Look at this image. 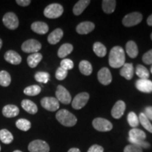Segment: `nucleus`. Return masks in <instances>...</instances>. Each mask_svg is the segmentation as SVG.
Instances as JSON below:
<instances>
[{"label":"nucleus","mask_w":152,"mask_h":152,"mask_svg":"<svg viewBox=\"0 0 152 152\" xmlns=\"http://www.w3.org/2000/svg\"><path fill=\"white\" fill-rule=\"evenodd\" d=\"M109 63L112 68H118L122 67L125 64L124 49L119 46L113 47L109 54Z\"/></svg>","instance_id":"f257e3e1"},{"label":"nucleus","mask_w":152,"mask_h":152,"mask_svg":"<svg viewBox=\"0 0 152 152\" xmlns=\"http://www.w3.org/2000/svg\"><path fill=\"white\" fill-rule=\"evenodd\" d=\"M56 118L61 124L66 127H73L77 123V118L68 110H59L56 114Z\"/></svg>","instance_id":"f03ea898"},{"label":"nucleus","mask_w":152,"mask_h":152,"mask_svg":"<svg viewBox=\"0 0 152 152\" xmlns=\"http://www.w3.org/2000/svg\"><path fill=\"white\" fill-rule=\"evenodd\" d=\"M64 13V8L59 4L54 3L47 6L44 10V15L48 18H57Z\"/></svg>","instance_id":"7ed1b4c3"},{"label":"nucleus","mask_w":152,"mask_h":152,"mask_svg":"<svg viewBox=\"0 0 152 152\" xmlns=\"http://www.w3.org/2000/svg\"><path fill=\"white\" fill-rule=\"evenodd\" d=\"M41 48V43L34 39H30L25 41L21 46V49L24 52L30 53V54L37 53Z\"/></svg>","instance_id":"20e7f679"},{"label":"nucleus","mask_w":152,"mask_h":152,"mask_svg":"<svg viewBox=\"0 0 152 152\" xmlns=\"http://www.w3.org/2000/svg\"><path fill=\"white\" fill-rule=\"evenodd\" d=\"M92 125L95 130L99 132H109L113 128V125L110 121L103 118H96L92 121Z\"/></svg>","instance_id":"39448f33"},{"label":"nucleus","mask_w":152,"mask_h":152,"mask_svg":"<svg viewBox=\"0 0 152 152\" xmlns=\"http://www.w3.org/2000/svg\"><path fill=\"white\" fill-rule=\"evenodd\" d=\"M142 15L139 12H133L126 15L123 19V24L125 27H132L140 23L142 20Z\"/></svg>","instance_id":"423d86ee"},{"label":"nucleus","mask_w":152,"mask_h":152,"mask_svg":"<svg viewBox=\"0 0 152 152\" xmlns=\"http://www.w3.org/2000/svg\"><path fill=\"white\" fill-rule=\"evenodd\" d=\"M28 150L30 152H49L50 148L46 142L41 140H36L29 144Z\"/></svg>","instance_id":"0eeeda50"},{"label":"nucleus","mask_w":152,"mask_h":152,"mask_svg":"<svg viewBox=\"0 0 152 152\" xmlns=\"http://www.w3.org/2000/svg\"><path fill=\"white\" fill-rule=\"evenodd\" d=\"M2 21L6 27L10 30H16L18 27V18L13 12L7 13L3 17Z\"/></svg>","instance_id":"6e6552de"},{"label":"nucleus","mask_w":152,"mask_h":152,"mask_svg":"<svg viewBox=\"0 0 152 152\" xmlns=\"http://www.w3.org/2000/svg\"><path fill=\"white\" fill-rule=\"evenodd\" d=\"M90 99V95L87 92H82L77 94L72 102V106L76 110L81 109L86 105Z\"/></svg>","instance_id":"1a4fd4ad"},{"label":"nucleus","mask_w":152,"mask_h":152,"mask_svg":"<svg viewBox=\"0 0 152 152\" xmlns=\"http://www.w3.org/2000/svg\"><path fill=\"white\" fill-rule=\"evenodd\" d=\"M56 96L58 102L64 104H69L71 102V95L62 85H58L56 91Z\"/></svg>","instance_id":"9d476101"},{"label":"nucleus","mask_w":152,"mask_h":152,"mask_svg":"<svg viewBox=\"0 0 152 152\" xmlns=\"http://www.w3.org/2000/svg\"><path fill=\"white\" fill-rule=\"evenodd\" d=\"M41 105L49 111H56L59 109V102L54 97H44L41 100Z\"/></svg>","instance_id":"9b49d317"},{"label":"nucleus","mask_w":152,"mask_h":152,"mask_svg":"<svg viewBox=\"0 0 152 152\" xmlns=\"http://www.w3.org/2000/svg\"><path fill=\"white\" fill-rule=\"evenodd\" d=\"M97 77L101 84L104 85H108L111 83L112 75L111 72L107 68L104 67L99 70L98 72Z\"/></svg>","instance_id":"f8f14e48"},{"label":"nucleus","mask_w":152,"mask_h":152,"mask_svg":"<svg viewBox=\"0 0 152 152\" xmlns=\"http://www.w3.org/2000/svg\"><path fill=\"white\" fill-rule=\"evenodd\" d=\"M126 105L122 100H119L114 104L113 109L111 110V115L114 118L119 119L123 116L125 111Z\"/></svg>","instance_id":"ddd939ff"},{"label":"nucleus","mask_w":152,"mask_h":152,"mask_svg":"<svg viewBox=\"0 0 152 152\" xmlns=\"http://www.w3.org/2000/svg\"><path fill=\"white\" fill-rule=\"evenodd\" d=\"M137 89L144 93L152 92V81L149 79H140L135 83Z\"/></svg>","instance_id":"4468645a"},{"label":"nucleus","mask_w":152,"mask_h":152,"mask_svg":"<svg viewBox=\"0 0 152 152\" xmlns=\"http://www.w3.org/2000/svg\"><path fill=\"white\" fill-rule=\"evenodd\" d=\"M4 59L12 65H18L21 63V56L14 50H9L5 53Z\"/></svg>","instance_id":"2eb2a0df"},{"label":"nucleus","mask_w":152,"mask_h":152,"mask_svg":"<svg viewBox=\"0 0 152 152\" xmlns=\"http://www.w3.org/2000/svg\"><path fill=\"white\" fill-rule=\"evenodd\" d=\"M94 24L90 21H84L77 25L76 31L80 35H86L94 29Z\"/></svg>","instance_id":"dca6fc26"},{"label":"nucleus","mask_w":152,"mask_h":152,"mask_svg":"<svg viewBox=\"0 0 152 152\" xmlns=\"http://www.w3.org/2000/svg\"><path fill=\"white\" fill-rule=\"evenodd\" d=\"M19 113V109L18 106L13 104H9L5 106L2 109V114L6 118H14Z\"/></svg>","instance_id":"f3484780"},{"label":"nucleus","mask_w":152,"mask_h":152,"mask_svg":"<svg viewBox=\"0 0 152 152\" xmlns=\"http://www.w3.org/2000/svg\"><path fill=\"white\" fill-rule=\"evenodd\" d=\"M31 29L35 33L39 35H45L49 31L48 25L42 21L34 22L31 25Z\"/></svg>","instance_id":"a211bd4d"},{"label":"nucleus","mask_w":152,"mask_h":152,"mask_svg":"<svg viewBox=\"0 0 152 152\" xmlns=\"http://www.w3.org/2000/svg\"><path fill=\"white\" fill-rule=\"evenodd\" d=\"M64 36V32L60 28H56L54 31L49 34L47 38L48 42L51 45H56L61 39V38Z\"/></svg>","instance_id":"6ab92c4d"},{"label":"nucleus","mask_w":152,"mask_h":152,"mask_svg":"<svg viewBox=\"0 0 152 152\" xmlns=\"http://www.w3.org/2000/svg\"><path fill=\"white\" fill-rule=\"evenodd\" d=\"M120 74L122 77L130 80L134 75V67L132 64H125L121 68Z\"/></svg>","instance_id":"aec40b11"},{"label":"nucleus","mask_w":152,"mask_h":152,"mask_svg":"<svg viewBox=\"0 0 152 152\" xmlns=\"http://www.w3.org/2000/svg\"><path fill=\"white\" fill-rule=\"evenodd\" d=\"M21 106L25 111L30 114H35L38 111L37 106L33 102L29 99H24L21 102Z\"/></svg>","instance_id":"412c9836"},{"label":"nucleus","mask_w":152,"mask_h":152,"mask_svg":"<svg viewBox=\"0 0 152 152\" xmlns=\"http://www.w3.org/2000/svg\"><path fill=\"white\" fill-rule=\"evenodd\" d=\"M90 0H80L75 4L73 9V12L75 16H79L84 11L87 7L90 4Z\"/></svg>","instance_id":"4be33fe9"},{"label":"nucleus","mask_w":152,"mask_h":152,"mask_svg":"<svg viewBox=\"0 0 152 152\" xmlns=\"http://www.w3.org/2000/svg\"><path fill=\"white\" fill-rule=\"evenodd\" d=\"M125 49H126L127 54L130 58H134L137 56L139 53L138 48L134 41H128L125 46Z\"/></svg>","instance_id":"5701e85b"},{"label":"nucleus","mask_w":152,"mask_h":152,"mask_svg":"<svg viewBox=\"0 0 152 152\" xmlns=\"http://www.w3.org/2000/svg\"><path fill=\"white\" fill-rule=\"evenodd\" d=\"M42 59V55L40 53H34V54H30L27 58V62L28 66L30 68H34L37 66L39 62Z\"/></svg>","instance_id":"b1692460"},{"label":"nucleus","mask_w":152,"mask_h":152,"mask_svg":"<svg viewBox=\"0 0 152 152\" xmlns=\"http://www.w3.org/2000/svg\"><path fill=\"white\" fill-rule=\"evenodd\" d=\"M73 47L71 44L66 43L62 45L58 50V56L61 58H65L73 52Z\"/></svg>","instance_id":"393cba45"},{"label":"nucleus","mask_w":152,"mask_h":152,"mask_svg":"<svg viewBox=\"0 0 152 152\" xmlns=\"http://www.w3.org/2000/svg\"><path fill=\"white\" fill-rule=\"evenodd\" d=\"M79 69L81 73L85 75H90L92 73V64L86 60H83L80 62Z\"/></svg>","instance_id":"a878e982"},{"label":"nucleus","mask_w":152,"mask_h":152,"mask_svg":"<svg viewBox=\"0 0 152 152\" xmlns=\"http://www.w3.org/2000/svg\"><path fill=\"white\" fill-rule=\"evenodd\" d=\"M116 6V1L115 0H104L102 1V9L106 14H110L114 12Z\"/></svg>","instance_id":"bb28decb"},{"label":"nucleus","mask_w":152,"mask_h":152,"mask_svg":"<svg viewBox=\"0 0 152 152\" xmlns=\"http://www.w3.org/2000/svg\"><path fill=\"white\" fill-rule=\"evenodd\" d=\"M0 140L4 144H9L14 140V136L7 129H2L0 130Z\"/></svg>","instance_id":"cd10ccee"},{"label":"nucleus","mask_w":152,"mask_h":152,"mask_svg":"<svg viewBox=\"0 0 152 152\" xmlns=\"http://www.w3.org/2000/svg\"><path fill=\"white\" fill-rule=\"evenodd\" d=\"M129 137L135 140H144L146 139V134L144 131L138 128H132L129 131Z\"/></svg>","instance_id":"c85d7f7f"},{"label":"nucleus","mask_w":152,"mask_h":152,"mask_svg":"<svg viewBox=\"0 0 152 152\" xmlns=\"http://www.w3.org/2000/svg\"><path fill=\"white\" fill-rule=\"evenodd\" d=\"M93 50L95 54L99 57H104L106 54V48L103 44L96 42L93 45Z\"/></svg>","instance_id":"c756f323"},{"label":"nucleus","mask_w":152,"mask_h":152,"mask_svg":"<svg viewBox=\"0 0 152 152\" xmlns=\"http://www.w3.org/2000/svg\"><path fill=\"white\" fill-rule=\"evenodd\" d=\"M11 82L10 74L6 71H0V85L2 87H8Z\"/></svg>","instance_id":"7c9ffc66"},{"label":"nucleus","mask_w":152,"mask_h":152,"mask_svg":"<svg viewBox=\"0 0 152 152\" xmlns=\"http://www.w3.org/2000/svg\"><path fill=\"white\" fill-rule=\"evenodd\" d=\"M16 126L19 130L24 131H28L31 128V123L28 120L24 118H20L16 122Z\"/></svg>","instance_id":"2f4dec72"},{"label":"nucleus","mask_w":152,"mask_h":152,"mask_svg":"<svg viewBox=\"0 0 152 152\" xmlns=\"http://www.w3.org/2000/svg\"><path fill=\"white\" fill-rule=\"evenodd\" d=\"M24 94L28 96H36L41 92V87L39 85H34L31 86H28L24 89Z\"/></svg>","instance_id":"473e14b6"},{"label":"nucleus","mask_w":152,"mask_h":152,"mask_svg":"<svg viewBox=\"0 0 152 152\" xmlns=\"http://www.w3.org/2000/svg\"><path fill=\"white\" fill-rule=\"evenodd\" d=\"M139 121L141 123L142 126L149 132L152 133V125L149 119L146 117L144 113H141L139 115Z\"/></svg>","instance_id":"72a5a7b5"},{"label":"nucleus","mask_w":152,"mask_h":152,"mask_svg":"<svg viewBox=\"0 0 152 152\" xmlns=\"http://www.w3.org/2000/svg\"><path fill=\"white\" fill-rule=\"evenodd\" d=\"M135 73L140 79H148L149 77V72L147 68L142 65H137Z\"/></svg>","instance_id":"f704fd0d"},{"label":"nucleus","mask_w":152,"mask_h":152,"mask_svg":"<svg viewBox=\"0 0 152 152\" xmlns=\"http://www.w3.org/2000/svg\"><path fill=\"white\" fill-rule=\"evenodd\" d=\"M128 122L132 128H136L139 125V118L134 112H130L128 115Z\"/></svg>","instance_id":"c9c22d12"},{"label":"nucleus","mask_w":152,"mask_h":152,"mask_svg":"<svg viewBox=\"0 0 152 152\" xmlns=\"http://www.w3.org/2000/svg\"><path fill=\"white\" fill-rule=\"evenodd\" d=\"M49 76H50L49 74L47 72H37L35 75V79L38 83H45L46 84L49 80Z\"/></svg>","instance_id":"e433bc0d"},{"label":"nucleus","mask_w":152,"mask_h":152,"mask_svg":"<svg viewBox=\"0 0 152 152\" xmlns=\"http://www.w3.org/2000/svg\"><path fill=\"white\" fill-rule=\"evenodd\" d=\"M128 141L130 142L132 144H134V145L138 146V147L144 149H148L150 147V144L149 142H146L145 140H135V139H132V138H128Z\"/></svg>","instance_id":"4c0bfd02"},{"label":"nucleus","mask_w":152,"mask_h":152,"mask_svg":"<svg viewBox=\"0 0 152 152\" xmlns=\"http://www.w3.org/2000/svg\"><path fill=\"white\" fill-rule=\"evenodd\" d=\"M62 68H64L66 71H69V70H71L72 68H73L74 64L73 61L69 58H65V59H63L61 61L60 64Z\"/></svg>","instance_id":"58836bf2"},{"label":"nucleus","mask_w":152,"mask_h":152,"mask_svg":"<svg viewBox=\"0 0 152 152\" xmlns=\"http://www.w3.org/2000/svg\"><path fill=\"white\" fill-rule=\"evenodd\" d=\"M68 75V71L64 70V68L61 67L58 68V69L56 70V74H55V76H56V78L58 80H64V79L67 77Z\"/></svg>","instance_id":"ea45409f"},{"label":"nucleus","mask_w":152,"mask_h":152,"mask_svg":"<svg viewBox=\"0 0 152 152\" xmlns=\"http://www.w3.org/2000/svg\"><path fill=\"white\" fill-rule=\"evenodd\" d=\"M124 152H143L142 149L141 147H138V146L134 145V144H129L127 145L124 149Z\"/></svg>","instance_id":"a19ab883"},{"label":"nucleus","mask_w":152,"mask_h":152,"mask_svg":"<svg viewBox=\"0 0 152 152\" xmlns=\"http://www.w3.org/2000/svg\"><path fill=\"white\" fill-rule=\"evenodd\" d=\"M142 61L145 64L150 65L152 64V49L148 51L142 56Z\"/></svg>","instance_id":"79ce46f5"},{"label":"nucleus","mask_w":152,"mask_h":152,"mask_svg":"<svg viewBox=\"0 0 152 152\" xmlns=\"http://www.w3.org/2000/svg\"><path fill=\"white\" fill-rule=\"evenodd\" d=\"M87 152H104V148L98 144H94L90 147Z\"/></svg>","instance_id":"37998d69"},{"label":"nucleus","mask_w":152,"mask_h":152,"mask_svg":"<svg viewBox=\"0 0 152 152\" xmlns=\"http://www.w3.org/2000/svg\"><path fill=\"white\" fill-rule=\"evenodd\" d=\"M144 114L149 121L150 120L152 121V106H147V107H146L145 109H144Z\"/></svg>","instance_id":"c03bdc74"},{"label":"nucleus","mask_w":152,"mask_h":152,"mask_svg":"<svg viewBox=\"0 0 152 152\" xmlns=\"http://www.w3.org/2000/svg\"><path fill=\"white\" fill-rule=\"evenodd\" d=\"M16 2L17 3V4L21 6V7H27V6L30 5L31 1L30 0H16Z\"/></svg>","instance_id":"a18cd8bd"},{"label":"nucleus","mask_w":152,"mask_h":152,"mask_svg":"<svg viewBox=\"0 0 152 152\" xmlns=\"http://www.w3.org/2000/svg\"><path fill=\"white\" fill-rule=\"evenodd\" d=\"M147 23L149 26H152V14L150 15V16L148 17V18L147 20Z\"/></svg>","instance_id":"49530a36"},{"label":"nucleus","mask_w":152,"mask_h":152,"mask_svg":"<svg viewBox=\"0 0 152 152\" xmlns=\"http://www.w3.org/2000/svg\"><path fill=\"white\" fill-rule=\"evenodd\" d=\"M68 152H80V151L77 148H71V149L68 150Z\"/></svg>","instance_id":"de8ad7c7"},{"label":"nucleus","mask_w":152,"mask_h":152,"mask_svg":"<svg viewBox=\"0 0 152 152\" xmlns=\"http://www.w3.org/2000/svg\"><path fill=\"white\" fill-rule=\"evenodd\" d=\"M1 47H2V40H1V39H0V49H1Z\"/></svg>","instance_id":"09e8293b"},{"label":"nucleus","mask_w":152,"mask_h":152,"mask_svg":"<svg viewBox=\"0 0 152 152\" xmlns=\"http://www.w3.org/2000/svg\"><path fill=\"white\" fill-rule=\"evenodd\" d=\"M13 152H22L21 151H19V150H15L14 151H13Z\"/></svg>","instance_id":"8fccbe9b"},{"label":"nucleus","mask_w":152,"mask_h":152,"mask_svg":"<svg viewBox=\"0 0 152 152\" xmlns=\"http://www.w3.org/2000/svg\"><path fill=\"white\" fill-rule=\"evenodd\" d=\"M151 40H152V33L151 34Z\"/></svg>","instance_id":"3c124183"},{"label":"nucleus","mask_w":152,"mask_h":152,"mask_svg":"<svg viewBox=\"0 0 152 152\" xmlns=\"http://www.w3.org/2000/svg\"><path fill=\"white\" fill-rule=\"evenodd\" d=\"M151 73H152V66H151Z\"/></svg>","instance_id":"603ef678"},{"label":"nucleus","mask_w":152,"mask_h":152,"mask_svg":"<svg viewBox=\"0 0 152 152\" xmlns=\"http://www.w3.org/2000/svg\"><path fill=\"white\" fill-rule=\"evenodd\" d=\"M0 151H1V146H0Z\"/></svg>","instance_id":"864d4df0"}]
</instances>
